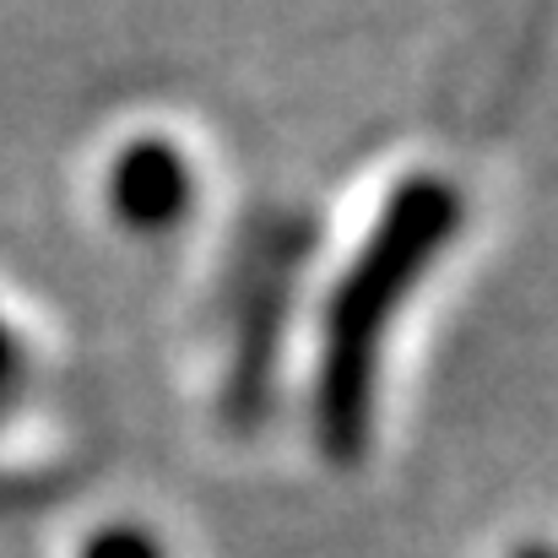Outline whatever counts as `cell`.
I'll return each instance as SVG.
<instances>
[{
	"label": "cell",
	"mask_w": 558,
	"mask_h": 558,
	"mask_svg": "<svg viewBox=\"0 0 558 558\" xmlns=\"http://www.w3.org/2000/svg\"><path fill=\"white\" fill-rule=\"evenodd\" d=\"M82 558H163L158 548V537H147L142 526H109V532H98Z\"/></svg>",
	"instance_id": "obj_4"
},
{
	"label": "cell",
	"mask_w": 558,
	"mask_h": 558,
	"mask_svg": "<svg viewBox=\"0 0 558 558\" xmlns=\"http://www.w3.org/2000/svg\"><path fill=\"white\" fill-rule=\"evenodd\" d=\"M461 228V195L439 174H412L379 206L369 239L348 260L315 364V439L320 456L353 466L374 434V385H379V342L401 310V299L428 277L439 250Z\"/></svg>",
	"instance_id": "obj_1"
},
{
	"label": "cell",
	"mask_w": 558,
	"mask_h": 558,
	"mask_svg": "<svg viewBox=\"0 0 558 558\" xmlns=\"http://www.w3.org/2000/svg\"><path fill=\"white\" fill-rule=\"evenodd\" d=\"M190 201H195V174H190L185 153L163 136H142L109 163V211L131 233L180 228Z\"/></svg>",
	"instance_id": "obj_3"
},
{
	"label": "cell",
	"mask_w": 558,
	"mask_h": 558,
	"mask_svg": "<svg viewBox=\"0 0 558 558\" xmlns=\"http://www.w3.org/2000/svg\"><path fill=\"white\" fill-rule=\"evenodd\" d=\"M515 558H558V548H548V543H526V548H515Z\"/></svg>",
	"instance_id": "obj_6"
},
{
	"label": "cell",
	"mask_w": 558,
	"mask_h": 558,
	"mask_svg": "<svg viewBox=\"0 0 558 558\" xmlns=\"http://www.w3.org/2000/svg\"><path fill=\"white\" fill-rule=\"evenodd\" d=\"M315 250L310 217H255L244 228L233 277H228V379H222V417L233 428H255L271 412L288 310L299 293V271Z\"/></svg>",
	"instance_id": "obj_2"
},
{
	"label": "cell",
	"mask_w": 558,
	"mask_h": 558,
	"mask_svg": "<svg viewBox=\"0 0 558 558\" xmlns=\"http://www.w3.org/2000/svg\"><path fill=\"white\" fill-rule=\"evenodd\" d=\"M16 369H22V348H16V337H11V326L0 320V396L16 385Z\"/></svg>",
	"instance_id": "obj_5"
}]
</instances>
